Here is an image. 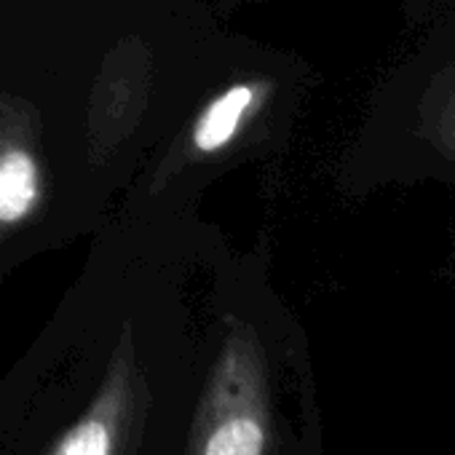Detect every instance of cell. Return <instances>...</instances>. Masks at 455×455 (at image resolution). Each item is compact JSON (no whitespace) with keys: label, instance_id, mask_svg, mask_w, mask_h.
I'll use <instances>...</instances> for the list:
<instances>
[{"label":"cell","instance_id":"obj_3","mask_svg":"<svg viewBox=\"0 0 455 455\" xmlns=\"http://www.w3.org/2000/svg\"><path fill=\"white\" fill-rule=\"evenodd\" d=\"M268 94V84L260 76L231 81L222 92H217L198 110L190 126V150L193 156H220L231 148L239 134L247 129L250 118L258 113L263 97Z\"/></svg>","mask_w":455,"mask_h":455},{"label":"cell","instance_id":"obj_4","mask_svg":"<svg viewBox=\"0 0 455 455\" xmlns=\"http://www.w3.org/2000/svg\"><path fill=\"white\" fill-rule=\"evenodd\" d=\"M41 198V172L28 150L0 156V222L25 220Z\"/></svg>","mask_w":455,"mask_h":455},{"label":"cell","instance_id":"obj_2","mask_svg":"<svg viewBox=\"0 0 455 455\" xmlns=\"http://www.w3.org/2000/svg\"><path fill=\"white\" fill-rule=\"evenodd\" d=\"M132 423V370L121 364L110 372L102 394L86 415L60 439L54 455H121L124 434Z\"/></svg>","mask_w":455,"mask_h":455},{"label":"cell","instance_id":"obj_1","mask_svg":"<svg viewBox=\"0 0 455 455\" xmlns=\"http://www.w3.org/2000/svg\"><path fill=\"white\" fill-rule=\"evenodd\" d=\"M274 351L263 343L258 324L234 314L220 322L214 364L196 407L188 455H303L295 431L287 426L274 391L282 386V370H274Z\"/></svg>","mask_w":455,"mask_h":455}]
</instances>
